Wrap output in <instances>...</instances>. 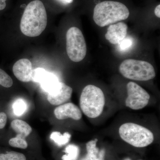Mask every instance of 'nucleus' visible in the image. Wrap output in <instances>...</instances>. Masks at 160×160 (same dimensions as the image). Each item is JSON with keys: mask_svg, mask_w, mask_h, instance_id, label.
<instances>
[{"mask_svg": "<svg viewBox=\"0 0 160 160\" xmlns=\"http://www.w3.org/2000/svg\"><path fill=\"white\" fill-rule=\"evenodd\" d=\"M32 64L28 59L19 60L13 65L12 72L18 80L24 82L31 81Z\"/></svg>", "mask_w": 160, "mask_h": 160, "instance_id": "9", "label": "nucleus"}, {"mask_svg": "<svg viewBox=\"0 0 160 160\" xmlns=\"http://www.w3.org/2000/svg\"><path fill=\"white\" fill-rule=\"evenodd\" d=\"M96 160H104V159L100 158H98Z\"/></svg>", "mask_w": 160, "mask_h": 160, "instance_id": "27", "label": "nucleus"}, {"mask_svg": "<svg viewBox=\"0 0 160 160\" xmlns=\"http://www.w3.org/2000/svg\"><path fill=\"white\" fill-rule=\"evenodd\" d=\"M97 139L89 141L86 144L87 154L81 160H96L98 157L99 149L96 146Z\"/></svg>", "mask_w": 160, "mask_h": 160, "instance_id": "14", "label": "nucleus"}, {"mask_svg": "<svg viewBox=\"0 0 160 160\" xmlns=\"http://www.w3.org/2000/svg\"><path fill=\"white\" fill-rule=\"evenodd\" d=\"M72 89L65 83L59 82L48 92L47 99L52 105L58 106L65 103L71 98Z\"/></svg>", "mask_w": 160, "mask_h": 160, "instance_id": "8", "label": "nucleus"}, {"mask_svg": "<svg viewBox=\"0 0 160 160\" xmlns=\"http://www.w3.org/2000/svg\"><path fill=\"white\" fill-rule=\"evenodd\" d=\"M129 9L123 3L104 1L98 4L93 10V19L100 27H105L128 18Z\"/></svg>", "mask_w": 160, "mask_h": 160, "instance_id": "2", "label": "nucleus"}, {"mask_svg": "<svg viewBox=\"0 0 160 160\" xmlns=\"http://www.w3.org/2000/svg\"><path fill=\"white\" fill-rule=\"evenodd\" d=\"M71 138V135L69 132H65L62 134L58 132H53L50 135V138L54 141L58 146H62L69 142Z\"/></svg>", "mask_w": 160, "mask_h": 160, "instance_id": "15", "label": "nucleus"}, {"mask_svg": "<svg viewBox=\"0 0 160 160\" xmlns=\"http://www.w3.org/2000/svg\"></svg>", "mask_w": 160, "mask_h": 160, "instance_id": "29", "label": "nucleus"}, {"mask_svg": "<svg viewBox=\"0 0 160 160\" xmlns=\"http://www.w3.org/2000/svg\"><path fill=\"white\" fill-rule=\"evenodd\" d=\"M105 104V96L100 88L89 85L83 89L80 97V106L86 116L92 118L99 116Z\"/></svg>", "mask_w": 160, "mask_h": 160, "instance_id": "3", "label": "nucleus"}, {"mask_svg": "<svg viewBox=\"0 0 160 160\" xmlns=\"http://www.w3.org/2000/svg\"><path fill=\"white\" fill-rule=\"evenodd\" d=\"M7 117L4 112H0V129H2L6 126L7 122Z\"/></svg>", "mask_w": 160, "mask_h": 160, "instance_id": "23", "label": "nucleus"}, {"mask_svg": "<svg viewBox=\"0 0 160 160\" xmlns=\"http://www.w3.org/2000/svg\"><path fill=\"white\" fill-rule=\"evenodd\" d=\"M119 70L124 77L135 81H149L156 76L153 66L142 60H125L120 65Z\"/></svg>", "mask_w": 160, "mask_h": 160, "instance_id": "5", "label": "nucleus"}, {"mask_svg": "<svg viewBox=\"0 0 160 160\" xmlns=\"http://www.w3.org/2000/svg\"><path fill=\"white\" fill-rule=\"evenodd\" d=\"M7 0H0V11H3L6 9L7 6Z\"/></svg>", "mask_w": 160, "mask_h": 160, "instance_id": "24", "label": "nucleus"}, {"mask_svg": "<svg viewBox=\"0 0 160 160\" xmlns=\"http://www.w3.org/2000/svg\"><path fill=\"white\" fill-rule=\"evenodd\" d=\"M0 160H26V158L22 153L11 151L6 153H0Z\"/></svg>", "mask_w": 160, "mask_h": 160, "instance_id": "17", "label": "nucleus"}, {"mask_svg": "<svg viewBox=\"0 0 160 160\" xmlns=\"http://www.w3.org/2000/svg\"><path fill=\"white\" fill-rule=\"evenodd\" d=\"M56 118L59 120H64L71 118L79 120L82 117L81 110L77 106L72 103H68L58 106L54 111Z\"/></svg>", "mask_w": 160, "mask_h": 160, "instance_id": "11", "label": "nucleus"}, {"mask_svg": "<svg viewBox=\"0 0 160 160\" xmlns=\"http://www.w3.org/2000/svg\"><path fill=\"white\" fill-rule=\"evenodd\" d=\"M59 82L57 77L54 74L47 72L40 84L42 88L48 92L53 89Z\"/></svg>", "mask_w": 160, "mask_h": 160, "instance_id": "13", "label": "nucleus"}, {"mask_svg": "<svg viewBox=\"0 0 160 160\" xmlns=\"http://www.w3.org/2000/svg\"><path fill=\"white\" fill-rule=\"evenodd\" d=\"M27 106L26 103L23 100L18 99L13 105V112L16 115L20 116L26 111Z\"/></svg>", "mask_w": 160, "mask_h": 160, "instance_id": "18", "label": "nucleus"}, {"mask_svg": "<svg viewBox=\"0 0 160 160\" xmlns=\"http://www.w3.org/2000/svg\"><path fill=\"white\" fill-rule=\"evenodd\" d=\"M12 79L7 73L0 68V86L5 88H10L12 86Z\"/></svg>", "mask_w": 160, "mask_h": 160, "instance_id": "19", "label": "nucleus"}, {"mask_svg": "<svg viewBox=\"0 0 160 160\" xmlns=\"http://www.w3.org/2000/svg\"><path fill=\"white\" fill-rule=\"evenodd\" d=\"M11 126L12 129L17 133V136L22 138L25 139L32 131L31 126L22 120H13L12 122Z\"/></svg>", "mask_w": 160, "mask_h": 160, "instance_id": "12", "label": "nucleus"}, {"mask_svg": "<svg viewBox=\"0 0 160 160\" xmlns=\"http://www.w3.org/2000/svg\"><path fill=\"white\" fill-rule=\"evenodd\" d=\"M66 51L72 62H81L84 59L87 52V46L82 32L77 27H72L67 31Z\"/></svg>", "mask_w": 160, "mask_h": 160, "instance_id": "6", "label": "nucleus"}, {"mask_svg": "<svg viewBox=\"0 0 160 160\" xmlns=\"http://www.w3.org/2000/svg\"><path fill=\"white\" fill-rule=\"evenodd\" d=\"M60 1L65 4H70L73 2V0H60Z\"/></svg>", "mask_w": 160, "mask_h": 160, "instance_id": "26", "label": "nucleus"}, {"mask_svg": "<svg viewBox=\"0 0 160 160\" xmlns=\"http://www.w3.org/2000/svg\"><path fill=\"white\" fill-rule=\"evenodd\" d=\"M154 13L158 18H160V5H158L154 10Z\"/></svg>", "mask_w": 160, "mask_h": 160, "instance_id": "25", "label": "nucleus"}, {"mask_svg": "<svg viewBox=\"0 0 160 160\" xmlns=\"http://www.w3.org/2000/svg\"><path fill=\"white\" fill-rule=\"evenodd\" d=\"M120 137L126 142L136 147L142 148L150 145L154 135L149 129L133 123H126L119 129Z\"/></svg>", "mask_w": 160, "mask_h": 160, "instance_id": "4", "label": "nucleus"}, {"mask_svg": "<svg viewBox=\"0 0 160 160\" xmlns=\"http://www.w3.org/2000/svg\"><path fill=\"white\" fill-rule=\"evenodd\" d=\"M124 160H130V159H129V158H126V159H125Z\"/></svg>", "mask_w": 160, "mask_h": 160, "instance_id": "28", "label": "nucleus"}, {"mask_svg": "<svg viewBox=\"0 0 160 160\" xmlns=\"http://www.w3.org/2000/svg\"><path fill=\"white\" fill-rule=\"evenodd\" d=\"M118 44L120 50L125 51L131 47L132 44V41L129 38H125Z\"/></svg>", "mask_w": 160, "mask_h": 160, "instance_id": "22", "label": "nucleus"}, {"mask_svg": "<svg viewBox=\"0 0 160 160\" xmlns=\"http://www.w3.org/2000/svg\"><path fill=\"white\" fill-rule=\"evenodd\" d=\"M126 87L128 94L126 100V106L133 110H138L148 105L150 95L145 89L133 82H129Z\"/></svg>", "mask_w": 160, "mask_h": 160, "instance_id": "7", "label": "nucleus"}, {"mask_svg": "<svg viewBox=\"0 0 160 160\" xmlns=\"http://www.w3.org/2000/svg\"><path fill=\"white\" fill-rule=\"evenodd\" d=\"M66 154L62 157L63 160H77L79 154V149L74 145H69L66 147Z\"/></svg>", "mask_w": 160, "mask_h": 160, "instance_id": "16", "label": "nucleus"}, {"mask_svg": "<svg viewBox=\"0 0 160 160\" xmlns=\"http://www.w3.org/2000/svg\"><path fill=\"white\" fill-rule=\"evenodd\" d=\"M127 29V25L123 22L112 24L107 29L105 38L111 44H118L126 38Z\"/></svg>", "mask_w": 160, "mask_h": 160, "instance_id": "10", "label": "nucleus"}, {"mask_svg": "<svg viewBox=\"0 0 160 160\" xmlns=\"http://www.w3.org/2000/svg\"><path fill=\"white\" fill-rule=\"evenodd\" d=\"M47 72L43 68H38L33 69L32 73L31 81L40 83Z\"/></svg>", "mask_w": 160, "mask_h": 160, "instance_id": "21", "label": "nucleus"}, {"mask_svg": "<svg viewBox=\"0 0 160 160\" xmlns=\"http://www.w3.org/2000/svg\"><path fill=\"white\" fill-rule=\"evenodd\" d=\"M9 145L12 147L26 149L28 147V143L25 138L16 136L9 140Z\"/></svg>", "mask_w": 160, "mask_h": 160, "instance_id": "20", "label": "nucleus"}, {"mask_svg": "<svg viewBox=\"0 0 160 160\" xmlns=\"http://www.w3.org/2000/svg\"><path fill=\"white\" fill-rule=\"evenodd\" d=\"M47 24L46 8L42 1L34 0L26 6L20 22V29L23 34L35 37L42 34Z\"/></svg>", "mask_w": 160, "mask_h": 160, "instance_id": "1", "label": "nucleus"}]
</instances>
